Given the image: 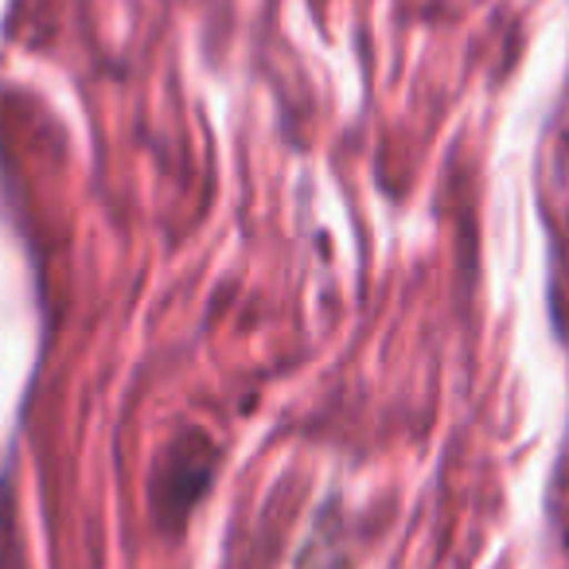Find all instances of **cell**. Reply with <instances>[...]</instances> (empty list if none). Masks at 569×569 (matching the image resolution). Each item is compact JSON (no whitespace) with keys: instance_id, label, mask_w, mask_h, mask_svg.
<instances>
[]
</instances>
